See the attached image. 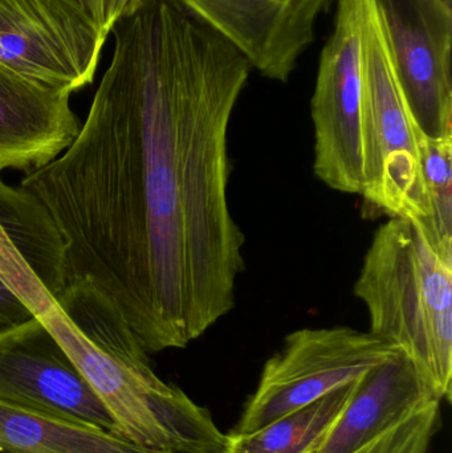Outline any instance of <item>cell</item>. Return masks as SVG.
I'll use <instances>...</instances> for the list:
<instances>
[{
	"label": "cell",
	"instance_id": "6da1fadb",
	"mask_svg": "<svg viewBox=\"0 0 452 453\" xmlns=\"http://www.w3.org/2000/svg\"><path fill=\"white\" fill-rule=\"evenodd\" d=\"M111 34L79 134L19 188L60 234L66 284L92 282L150 356L235 308L244 234L228 202V127L252 68L169 0H142Z\"/></svg>",
	"mask_w": 452,
	"mask_h": 453
},
{
	"label": "cell",
	"instance_id": "7a4b0ae2",
	"mask_svg": "<svg viewBox=\"0 0 452 453\" xmlns=\"http://www.w3.org/2000/svg\"><path fill=\"white\" fill-rule=\"evenodd\" d=\"M371 330L402 351L441 402L452 394V264L413 223L389 218L355 284Z\"/></svg>",
	"mask_w": 452,
	"mask_h": 453
},
{
	"label": "cell",
	"instance_id": "3957f363",
	"mask_svg": "<svg viewBox=\"0 0 452 453\" xmlns=\"http://www.w3.org/2000/svg\"><path fill=\"white\" fill-rule=\"evenodd\" d=\"M37 321L60 343L119 427L143 449L172 453H223L226 435L209 410L162 380L149 354L125 356L89 340L58 303Z\"/></svg>",
	"mask_w": 452,
	"mask_h": 453
},
{
	"label": "cell",
	"instance_id": "277c9868",
	"mask_svg": "<svg viewBox=\"0 0 452 453\" xmlns=\"http://www.w3.org/2000/svg\"><path fill=\"white\" fill-rule=\"evenodd\" d=\"M421 129L393 68L384 20L366 0L363 39L364 188L369 206L413 223L422 190Z\"/></svg>",
	"mask_w": 452,
	"mask_h": 453
},
{
	"label": "cell",
	"instance_id": "5b68a950",
	"mask_svg": "<svg viewBox=\"0 0 452 453\" xmlns=\"http://www.w3.org/2000/svg\"><path fill=\"white\" fill-rule=\"evenodd\" d=\"M398 349L371 332L348 326L304 327L287 335L263 367L233 433L259 430L315 403L384 364Z\"/></svg>",
	"mask_w": 452,
	"mask_h": 453
},
{
	"label": "cell",
	"instance_id": "8992f818",
	"mask_svg": "<svg viewBox=\"0 0 452 453\" xmlns=\"http://www.w3.org/2000/svg\"><path fill=\"white\" fill-rule=\"evenodd\" d=\"M336 16L321 50L310 103L316 177L332 190L364 188L363 39L366 0H336Z\"/></svg>",
	"mask_w": 452,
	"mask_h": 453
},
{
	"label": "cell",
	"instance_id": "52a82bcc",
	"mask_svg": "<svg viewBox=\"0 0 452 453\" xmlns=\"http://www.w3.org/2000/svg\"><path fill=\"white\" fill-rule=\"evenodd\" d=\"M108 36L71 0H0V66L61 92L92 84Z\"/></svg>",
	"mask_w": 452,
	"mask_h": 453
},
{
	"label": "cell",
	"instance_id": "ba28073f",
	"mask_svg": "<svg viewBox=\"0 0 452 453\" xmlns=\"http://www.w3.org/2000/svg\"><path fill=\"white\" fill-rule=\"evenodd\" d=\"M393 68L421 132L452 137L450 0H376Z\"/></svg>",
	"mask_w": 452,
	"mask_h": 453
},
{
	"label": "cell",
	"instance_id": "9c48e42d",
	"mask_svg": "<svg viewBox=\"0 0 452 453\" xmlns=\"http://www.w3.org/2000/svg\"><path fill=\"white\" fill-rule=\"evenodd\" d=\"M0 402L121 436L76 365L36 319L0 333Z\"/></svg>",
	"mask_w": 452,
	"mask_h": 453
},
{
	"label": "cell",
	"instance_id": "30bf717a",
	"mask_svg": "<svg viewBox=\"0 0 452 453\" xmlns=\"http://www.w3.org/2000/svg\"><path fill=\"white\" fill-rule=\"evenodd\" d=\"M230 42L265 79L287 82L334 0H169Z\"/></svg>",
	"mask_w": 452,
	"mask_h": 453
},
{
	"label": "cell",
	"instance_id": "8fae6325",
	"mask_svg": "<svg viewBox=\"0 0 452 453\" xmlns=\"http://www.w3.org/2000/svg\"><path fill=\"white\" fill-rule=\"evenodd\" d=\"M71 95L0 66V172H34L79 134Z\"/></svg>",
	"mask_w": 452,
	"mask_h": 453
},
{
	"label": "cell",
	"instance_id": "7c38bea8",
	"mask_svg": "<svg viewBox=\"0 0 452 453\" xmlns=\"http://www.w3.org/2000/svg\"><path fill=\"white\" fill-rule=\"evenodd\" d=\"M442 403L413 362L398 351L355 382L339 419L315 453H353L387 431Z\"/></svg>",
	"mask_w": 452,
	"mask_h": 453
},
{
	"label": "cell",
	"instance_id": "4fadbf2b",
	"mask_svg": "<svg viewBox=\"0 0 452 453\" xmlns=\"http://www.w3.org/2000/svg\"><path fill=\"white\" fill-rule=\"evenodd\" d=\"M0 453H172L0 402Z\"/></svg>",
	"mask_w": 452,
	"mask_h": 453
},
{
	"label": "cell",
	"instance_id": "5bb4252c",
	"mask_svg": "<svg viewBox=\"0 0 452 453\" xmlns=\"http://www.w3.org/2000/svg\"><path fill=\"white\" fill-rule=\"evenodd\" d=\"M0 225L50 293L66 287L65 255L60 234L39 202L21 188L0 180Z\"/></svg>",
	"mask_w": 452,
	"mask_h": 453
},
{
	"label": "cell",
	"instance_id": "9a60e30c",
	"mask_svg": "<svg viewBox=\"0 0 452 453\" xmlns=\"http://www.w3.org/2000/svg\"><path fill=\"white\" fill-rule=\"evenodd\" d=\"M355 382L259 430L226 435L223 453H315L347 406Z\"/></svg>",
	"mask_w": 452,
	"mask_h": 453
},
{
	"label": "cell",
	"instance_id": "2e32d148",
	"mask_svg": "<svg viewBox=\"0 0 452 453\" xmlns=\"http://www.w3.org/2000/svg\"><path fill=\"white\" fill-rule=\"evenodd\" d=\"M422 190L413 225L433 250L452 264V137H419Z\"/></svg>",
	"mask_w": 452,
	"mask_h": 453
},
{
	"label": "cell",
	"instance_id": "e0dca14e",
	"mask_svg": "<svg viewBox=\"0 0 452 453\" xmlns=\"http://www.w3.org/2000/svg\"><path fill=\"white\" fill-rule=\"evenodd\" d=\"M441 406L429 407L353 453H429L440 430Z\"/></svg>",
	"mask_w": 452,
	"mask_h": 453
},
{
	"label": "cell",
	"instance_id": "ac0fdd59",
	"mask_svg": "<svg viewBox=\"0 0 452 453\" xmlns=\"http://www.w3.org/2000/svg\"><path fill=\"white\" fill-rule=\"evenodd\" d=\"M81 7L103 31L111 34L113 27L125 16L134 12L142 0H71Z\"/></svg>",
	"mask_w": 452,
	"mask_h": 453
},
{
	"label": "cell",
	"instance_id": "d6986e66",
	"mask_svg": "<svg viewBox=\"0 0 452 453\" xmlns=\"http://www.w3.org/2000/svg\"><path fill=\"white\" fill-rule=\"evenodd\" d=\"M32 319L28 308L0 277V333L20 326Z\"/></svg>",
	"mask_w": 452,
	"mask_h": 453
}]
</instances>
